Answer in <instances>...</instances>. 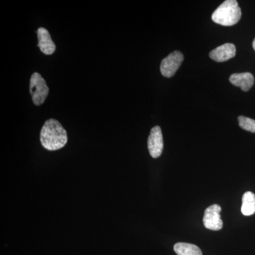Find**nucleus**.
I'll return each mask as SVG.
<instances>
[{"label": "nucleus", "instance_id": "nucleus-1", "mask_svg": "<svg viewBox=\"0 0 255 255\" xmlns=\"http://www.w3.org/2000/svg\"><path fill=\"white\" fill-rule=\"evenodd\" d=\"M40 140L45 149L55 151L63 148L68 142V134L63 126L55 119L46 121L42 127Z\"/></svg>", "mask_w": 255, "mask_h": 255}, {"label": "nucleus", "instance_id": "nucleus-2", "mask_svg": "<svg viewBox=\"0 0 255 255\" xmlns=\"http://www.w3.org/2000/svg\"><path fill=\"white\" fill-rule=\"evenodd\" d=\"M241 9L236 0H226L220 5L212 14V20L218 24L231 26L241 20Z\"/></svg>", "mask_w": 255, "mask_h": 255}, {"label": "nucleus", "instance_id": "nucleus-3", "mask_svg": "<svg viewBox=\"0 0 255 255\" xmlns=\"http://www.w3.org/2000/svg\"><path fill=\"white\" fill-rule=\"evenodd\" d=\"M29 89L33 104L36 106L43 105L49 93V88L41 74L34 73L31 75Z\"/></svg>", "mask_w": 255, "mask_h": 255}, {"label": "nucleus", "instance_id": "nucleus-4", "mask_svg": "<svg viewBox=\"0 0 255 255\" xmlns=\"http://www.w3.org/2000/svg\"><path fill=\"white\" fill-rule=\"evenodd\" d=\"M183 60H184V55L180 51L176 50L172 52L161 62V74L165 78H169L174 76L178 69L180 68Z\"/></svg>", "mask_w": 255, "mask_h": 255}, {"label": "nucleus", "instance_id": "nucleus-5", "mask_svg": "<svg viewBox=\"0 0 255 255\" xmlns=\"http://www.w3.org/2000/svg\"><path fill=\"white\" fill-rule=\"evenodd\" d=\"M221 211V207L218 204H214L206 209L203 219L206 228L215 231L222 229L223 221L220 215Z\"/></svg>", "mask_w": 255, "mask_h": 255}, {"label": "nucleus", "instance_id": "nucleus-6", "mask_svg": "<svg viewBox=\"0 0 255 255\" xmlns=\"http://www.w3.org/2000/svg\"><path fill=\"white\" fill-rule=\"evenodd\" d=\"M163 147V136L160 127L152 128L147 139V148L151 157L153 158L159 157L162 155Z\"/></svg>", "mask_w": 255, "mask_h": 255}, {"label": "nucleus", "instance_id": "nucleus-7", "mask_svg": "<svg viewBox=\"0 0 255 255\" xmlns=\"http://www.w3.org/2000/svg\"><path fill=\"white\" fill-rule=\"evenodd\" d=\"M236 55V47L233 43H225L210 52L209 57L214 61L222 63L234 58Z\"/></svg>", "mask_w": 255, "mask_h": 255}, {"label": "nucleus", "instance_id": "nucleus-8", "mask_svg": "<svg viewBox=\"0 0 255 255\" xmlns=\"http://www.w3.org/2000/svg\"><path fill=\"white\" fill-rule=\"evenodd\" d=\"M38 36V47L45 55H52L54 53L56 46L52 40L50 33L46 28L40 27L37 30Z\"/></svg>", "mask_w": 255, "mask_h": 255}, {"label": "nucleus", "instance_id": "nucleus-9", "mask_svg": "<svg viewBox=\"0 0 255 255\" xmlns=\"http://www.w3.org/2000/svg\"><path fill=\"white\" fill-rule=\"evenodd\" d=\"M230 82L243 91L248 92L255 84V78L251 73H235L230 77Z\"/></svg>", "mask_w": 255, "mask_h": 255}, {"label": "nucleus", "instance_id": "nucleus-10", "mask_svg": "<svg viewBox=\"0 0 255 255\" xmlns=\"http://www.w3.org/2000/svg\"><path fill=\"white\" fill-rule=\"evenodd\" d=\"M242 214L249 216L255 214V194L251 191H247L243 194Z\"/></svg>", "mask_w": 255, "mask_h": 255}, {"label": "nucleus", "instance_id": "nucleus-11", "mask_svg": "<svg viewBox=\"0 0 255 255\" xmlns=\"http://www.w3.org/2000/svg\"><path fill=\"white\" fill-rule=\"evenodd\" d=\"M174 251L177 255H203L199 247L190 243H176L174 246Z\"/></svg>", "mask_w": 255, "mask_h": 255}, {"label": "nucleus", "instance_id": "nucleus-12", "mask_svg": "<svg viewBox=\"0 0 255 255\" xmlns=\"http://www.w3.org/2000/svg\"><path fill=\"white\" fill-rule=\"evenodd\" d=\"M240 127L248 131L255 132V120L248 117L240 116L238 117Z\"/></svg>", "mask_w": 255, "mask_h": 255}, {"label": "nucleus", "instance_id": "nucleus-13", "mask_svg": "<svg viewBox=\"0 0 255 255\" xmlns=\"http://www.w3.org/2000/svg\"><path fill=\"white\" fill-rule=\"evenodd\" d=\"M253 48H254V50L255 51V38L254 39V41H253Z\"/></svg>", "mask_w": 255, "mask_h": 255}]
</instances>
